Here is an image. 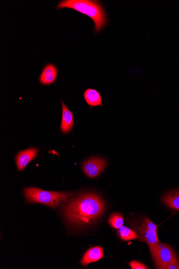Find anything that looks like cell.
<instances>
[{
    "mask_svg": "<svg viewBox=\"0 0 179 269\" xmlns=\"http://www.w3.org/2000/svg\"><path fill=\"white\" fill-rule=\"evenodd\" d=\"M66 219L73 225H88L101 217L105 203L100 196L93 193H84L66 200L62 206Z\"/></svg>",
    "mask_w": 179,
    "mask_h": 269,
    "instance_id": "cell-1",
    "label": "cell"
},
{
    "mask_svg": "<svg viewBox=\"0 0 179 269\" xmlns=\"http://www.w3.org/2000/svg\"><path fill=\"white\" fill-rule=\"evenodd\" d=\"M57 9L70 8L87 15L95 23L97 32L101 31L107 23L106 13L100 3L89 0H64L60 2Z\"/></svg>",
    "mask_w": 179,
    "mask_h": 269,
    "instance_id": "cell-2",
    "label": "cell"
},
{
    "mask_svg": "<svg viewBox=\"0 0 179 269\" xmlns=\"http://www.w3.org/2000/svg\"><path fill=\"white\" fill-rule=\"evenodd\" d=\"M72 194V193L68 192L45 191L34 187L24 189V195L28 202L39 203L52 208H57Z\"/></svg>",
    "mask_w": 179,
    "mask_h": 269,
    "instance_id": "cell-3",
    "label": "cell"
},
{
    "mask_svg": "<svg viewBox=\"0 0 179 269\" xmlns=\"http://www.w3.org/2000/svg\"><path fill=\"white\" fill-rule=\"evenodd\" d=\"M133 226L137 234L138 239L147 243L149 248L154 247L160 242L157 235L158 226L148 217L144 218Z\"/></svg>",
    "mask_w": 179,
    "mask_h": 269,
    "instance_id": "cell-4",
    "label": "cell"
},
{
    "mask_svg": "<svg viewBox=\"0 0 179 269\" xmlns=\"http://www.w3.org/2000/svg\"><path fill=\"white\" fill-rule=\"evenodd\" d=\"M149 249L157 269H165L172 262L178 259L173 249L164 243L160 242L154 247Z\"/></svg>",
    "mask_w": 179,
    "mask_h": 269,
    "instance_id": "cell-5",
    "label": "cell"
},
{
    "mask_svg": "<svg viewBox=\"0 0 179 269\" xmlns=\"http://www.w3.org/2000/svg\"><path fill=\"white\" fill-rule=\"evenodd\" d=\"M107 165V160L102 157H92L84 162L82 168L86 175L94 179L103 173Z\"/></svg>",
    "mask_w": 179,
    "mask_h": 269,
    "instance_id": "cell-6",
    "label": "cell"
},
{
    "mask_svg": "<svg viewBox=\"0 0 179 269\" xmlns=\"http://www.w3.org/2000/svg\"><path fill=\"white\" fill-rule=\"evenodd\" d=\"M38 149L35 147L26 149L20 151L16 156V163L18 170L22 171L26 166L36 157Z\"/></svg>",
    "mask_w": 179,
    "mask_h": 269,
    "instance_id": "cell-7",
    "label": "cell"
},
{
    "mask_svg": "<svg viewBox=\"0 0 179 269\" xmlns=\"http://www.w3.org/2000/svg\"><path fill=\"white\" fill-rule=\"evenodd\" d=\"M104 257L103 249L100 246L91 248L86 252L81 260V264L84 266L100 260Z\"/></svg>",
    "mask_w": 179,
    "mask_h": 269,
    "instance_id": "cell-8",
    "label": "cell"
},
{
    "mask_svg": "<svg viewBox=\"0 0 179 269\" xmlns=\"http://www.w3.org/2000/svg\"><path fill=\"white\" fill-rule=\"evenodd\" d=\"M58 75V69L54 65L46 66L40 76L39 81L44 85H50L54 83Z\"/></svg>",
    "mask_w": 179,
    "mask_h": 269,
    "instance_id": "cell-9",
    "label": "cell"
},
{
    "mask_svg": "<svg viewBox=\"0 0 179 269\" xmlns=\"http://www.w3.org/2000/svg\"><path fill=\"white\" fill-rule=\"evenodd\" d=\"M62 117L60 129L64 134L70 132L74 126V115L62 101Z\"/></svg>",
    "mask_w": 179,
    "mask_h": 269,
    "instance_id": "cell-10",
    "label": "cell"
},
{
    "mask_svg": "<svg viewBox=\"0 0 179 269\" xmlns=\"http://www.w3.org/2000/svg\"><path fill=\"white\" fill-rule=\"evenodd\" d=\"M162 201L169 207L179 211V190H172L166 194Z\"/></svg>",
    "mask_w": 179,
    "mask_h": 269,
    "instance_id": "cell-11",
    "label": "cell"
},
{
    "mask_svg": "<svg viewBox=\"0 0 179 269\" xmlns=\"http://www.w3.org/2000/svg\"><path fill=\"white\" fill-rule=\"evenodd\" d=\"M84 96L86 102L92 107L102 106V97L99 92L92 89H88L85 91Z\"/></svg>",
    "mask_w": 179,
    "mask_h": 269,
    "instance_id": "cell-12",
    "label": "cell"
},
{
    "mask_svg": "<svg viewBox=\"0 0 179 269\" xmlns=\"http://www.w3.org/2000/svg\"><path fill=\"white\" fill-rule=\"evenodd\" d=\"M118 233L121 239L123 241H126L138 239V235L136 232L124 226H122L120 229H119Z\"/></svg>",
    "mask_w": 179,
    "mask_h": 269,
    "instance_id": "cell-13",
    "label": "cell"
},
{
    "mask_svg": "<svg viewBox=\"0 0 179 269\" xmlns=\"http://www.w3.org/2000/svg\"><path fill=\"white\" fill-rule=\"evenodd\" d=\"M108 222L112 228L120 229L123 225V216L120 213H113L110 216Z\"/></svg>",
    "mask_w": 179,
    "mask_h": 269,
    "instance_id": "cell-14",
    "label": "cell"
},
{
    "mask_svg": "<svg viewBox=\"0 0 179 269\" xmlns=\"http://www.w3.org/2000/svg\"><path fill=\"white\" fill-rule=\"evenodd\" d=\"M129 265L132 269H148V268L141 263L140 262L132 261L130 262Z\"/></svg>",
    "mask_w": 179,
    "mask_h": 269,
    "instance_id": "cell-15",
    "label": "cell"
},
{
    "mask_svg": "<svg viewBox=\"0 0 179 269\" xmlns=\"http://www.w3.org/2000/svg\"><path fill=\"white\" fill-rule=\"evenodd\" d=\"M165 269H179V260L176 259L165 268Z\"/></svg>",
    "mask_w": 179,
    "mask_h": 269,
    "instance_id": "cell-16",
    "label": "cell"
}]
</instances>
